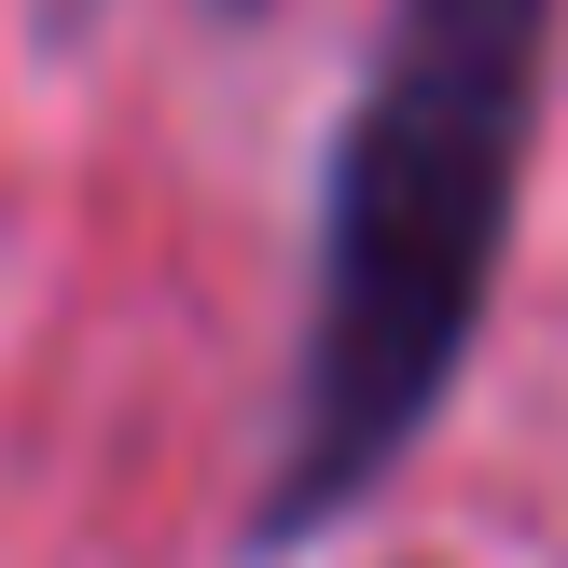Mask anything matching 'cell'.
I'll use <instances>...</instances> for the list:
<instances>
[{
  "instance_id": "6da1fadb",
  "label": "cell",
  "mask_w": 568,
  "mask_h": 568,
  "mask_svg": "<svg viewBox=\"0 0 568 568\" xmlns=\"http://www.w3.org/2000/svg\"><path fill=\"white\" fill-rule=\"evenodd\" d=\"M568 0H388L320 153L305 333L277 388V458L250 486V555H305L430 444L499 305Z\"/></svg>"
},
{
  "instance_id": "7a4b0ae2",
  "label": "cell",
  "mask_w": 568,
  "mask_h": 568,
  "mask_svg": "<svg viewBox=\"0 0 568 568\" xmlns=\"http://www.w3.org/2000/svg\"><path fill=\"white\" fill-rule=\"evenodd\" d=\"M55 14H83V0H55Z\"/></svg>"
},
{
  "instance_id": "3957f363",
  "label": "cell",
  "mask_w": 568,
  "mask_h": 568,
  "mask_svg": "<svg viewBox=\"0 0 568 568\" xmlns=\"http://www.w3.org/2000/svg\"><path fill=\"white\" fill-rule=\"evenodd\" d=\"M222 14H250V0H222Z\"/></svg>"
}]
</instances>
